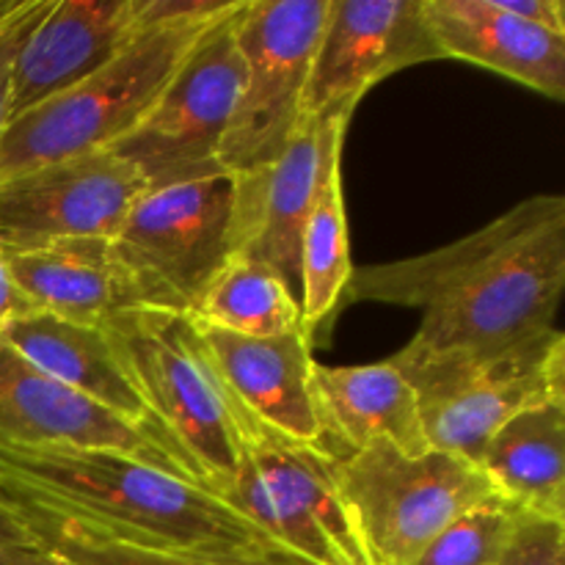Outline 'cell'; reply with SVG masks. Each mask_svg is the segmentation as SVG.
<instances>
[{
  "label": "cell",
  "instance_id": "6da1fadb",
  "mask_svg": "<svg viewBox=\"0 0 565 565\" xmlns=\"http://www.w3.org/2000/svg\"><path fill=\"white\" fill-rule=\"evenodd\" d=\"M563 287L565 196L539 193L461 241L353 268L342 303L419 309L417 351H500L555 329Z\"/></svg>",
  "mask_w": 565,
  "mask_h": 565
},
{
  "label": "cell",
  "instance_id": "7a4b0ae2",
  "mask_svg": "<svg viewBox=\"0 0 565 565\" xmlns=\"http://www.w3.org/2000/svg\"><path fill=\"white\" fill-rule=\"evenodd\" d=\"M0 502L127 544L296 563L207 489L127 452L0 447Z\"/></svg>",
  "mask_w": 565,
  "mask_h": 565
},
{
  "label": "cell",
  "instance_id": "3957f363",
  "mask_svg": "<svg viewBox=\"0 0 565 565\" xmlns=\"http://www.w3.org/2000/svg\"><path fill=\"white\" fill-rule=\"evenodd\" d=\"M99 329L188 478L210 494L230 486L241 467V430L191 318L136 307L110 315Z\"/></svg>",
  "mask_w": 565,
  "mask_h": 565
},
{
  "label": "cell",
  "instance_id": "277c9868",
  "mask_svg": "<svg viewBox=\"0 0 565 565\" xmlns=\"http://www.w3.org/2000/svg\"><path fill=\"white\" fill-rule=\"evenodd\" d=\"M213 22L141 28L86 81L6 121L0 180L114 147L152 108L199 33Z\"/></svg>",
  "mask_w": 565,
  "mask_h": 565
},
{
  "label": "cell",
  "instance_id": "5b68a950",
  "mask_svg": "<svg viewBox=\"0 0 565 565\" xmlns=\"http://www.w3.org/2000/svg\"><path fill=\"white\" fill-rule=\"evenodd\" d=\"M390 362L417 395L430 450L450 452L475 467L508 419L565 397V337L557 329L500 351L425 353L406 345Z\"/></svg>",
  "mask_w": 565,
  "mask_h": 565
},
{
  "label": "cell",
  "instance_id": "8992f818",
  "mask_svg": "<svg viewBox=\"0 0 565 565\" xmlns=\"http://www.w3.org/2000/svg\"><path fill=\"white\" fill-rule=\"evenodd\" d=\"M232 401L241 467L215 491L274 546L301 565H367L337 491L334 458L265 428Z\"/></svg>",
  "mask_w": 565,
  "mask_h": 565
},
{
  "label": "cell",
  "instance_id": "52a82bcc",
  "mask_svg": "<svg viewBox=\"0 0 565 565\" xmlns=\"http://www.w3.org/2000/svg\"><path fill=\"white\" fill-rule=\"evenodd\" d=\"M334 478L367 565H414L447 524L497 497L475 463L441 450L370 445L334 461Z\"/></svg>",
  "mask_w": 565,
  "mask_h": 565
},
{
  "label": "cell",
  "instance_id": "ba28073f",
  "mask_svg": "<svg viewBox=\"0 0 565 565\" xmlns=\"http://www.w3.org/2000/svg\"><path fill=\"white\" fill-rule=\"evenodd\" d=\"M235 174L147 188L110 241L141 307L191 315L230 263Z\"/></svg>",
  "mask_w": 565,
  "mask_h": 565
},
{
  "label": "cell",
  "instance_id": "9c48e42d",
  "mask_svg": "<svg viewBox=\"0 0 565 565\" xmlns=\"http://www.w3.org/2000/svg\"><path fill=\"white\" fill-rule=\"evenodd\" d=\"M243 0L204 28L152 108L110 154L130 163L147 188L218 174L221 143L243 88L237 14Z\"/></svg>",
  "mask_w": 565,
  "mask_h": 565
},
{
  "label": "cell",
  "instance_id": "30bf717a",
  "mask_svg": "<svg viewBox=\"0 0 565 565\" xmlns=\"http://www.w3.org/2000/svg\"><path fill=\"white\" fill-rule=\"evenodd\" d=\"M331 0H243L237 42L243 88L218 163L230 174L259 169L281 154L303 119L315 53Z\"/></svg>",
  "mask_w": 565,
  "mask_h": 565
},
{
  "label": "cell",
  "instance_id": "8fae6325",
  "mask_svg": "<svg viewBox=\"0 0 565 565\" xmlns=\"http://www.w3.org/2000/svg\"><path fill=\"white\" fill-rule=\"evenodd\" d=\"M147 191L130 163L108 149L0 180V252L66 241H114Z\"/></svg>",
  "mask_w": 565,
  "mask_h": 565
},
{
  "label": "cell",
  "instance_id": "7c38bea8",
  "mask_svg": "<svg viewBox=\"0 0 565 565\" xmlns=\"http://www.w3.org/2000/svg\"><path fill=\"white\" fill-rule=\"evenodd\" d=\"M351 116H303L281 154L235 174L230 259H257L274 268L298 296L301 235L329 163L342 152Z\"/></svg>",
  "mask_w": 565,
  "mask_h": 565
},
{
  "label": "cell",
  "instance_id": "4fadbf2b",
  "mask_svg": "<svg viewBox=\"0 0 565 565\" xmlns=\"http://www.w3.org/2000/svg\"><path fill=\"white\" fill-rule=\"evenodd\" d=\"M425 61H441V53L423 0H331L303 116H351L375 83Z\"/></svg>",
  "mask_w": 565,
  "mask_h": 565
},
{
  "label": "cell",
  "instance_id": "5bb4252c",
  "mask_svg": "<svg viewBox=\"0 0 565 565\" xmlns=\"http://www.w3.org/2000/svg\"><path fill=\"white\" fill-rule=\"evenodd\" d=\"M0 447L114 450L188 478L177 458L152 434L44 375L6 342H0Z\"/></svg>",
  "mask_w": 565,
  "mask_h": 565
},
{
  "label": "cell",
  "instance_id": "9a60e30c",
  "mask_svg": "<svg viewBox=\"0 0 565 565\" xmlns=\"http://www.w3.org/2000/svg\"><path fill=\"white\" fill-rule=\"evenodd\" d=\"M199 345L224 390L257 423L298 445L320 447L312 397V345L303 331L243 337L196 323Z\"/></svg>",
  "mask_w": 565,
  "mask_h": 565
},
{
  "label": "cell",
  "instance_id": "2e32d148",
  "mask_svg": "<svg viewBox=\"0 0 565 565\" xmlns=\"http://www.w3.org/2000/svg\"><path fill=\"white\" fill-rule=\"evenodd\" d=\"M136 33V0H53L17 53L9 119L86 81Z\"/></svg>",
  "mask_w": 565,
  "mask_h": 565
},
{
  "label": "cell",
  "instance_id": "e0dca14e",
  "mask_svg": "<svg viewBox=\"0 0 565 565\" xmlns=\"http://www.w3.org/2000/svg\"><path fill=\"white\" fill-rule=\"evenodd\" d=\"M312 397L320 450L334 461L370 445H390L406 456L430 450L419 423L417 395L390 359L353 367L315 362Z\"/></svg>",
  "mask_w": 565,
  "mask_h": 565
},
{
  "label": "cell",
  "instance_id": "ac0fdd59",
  "mask_svg": "<svg viewBox=\"0 0 565 565\" xmlns=\"http://www.w3.org/2000/svg\"><path fill=\"white\" fill-rule=\"evenodd\" d=\"M441 58L467 61L530 92L565 99V36L513 17L497 0H423Z\"/></svg>",
  "mask_w": 565,
  "mask_h": 565
},
{
  "label": "cell",
  "instance_id": "d6986e66",
  "mask_svg": "<svg viewBox=\"0 0 565 565\" xmlns=\"http://www.w3.org/2000/svg\"><path fill=\"white\" fill-rule=\"evenodd\" d=\"M31 312L81 326H103L121 309L141 307L110 241H66L6 254Z\"/></svg>",
  "mask_w": 565,
  "mask_h": 565
},
{
  "label": "cell",
  "instance_id": "ffe728a7",
  "mask_svg": "<svg viewBox=\"0 0 565 565\" xmlns=\"http://www.w3.org/2000/svg\"><path fill=\"white\" fill-rule=\"evenodd\" d=\"M0 342H6L28 364L42 370L58 384L70 386L77 395L88 397L97 406L119 414L136 428L152 434L169 450V445L160 439L158 430L149 423L141 401L132 392L130 381H127L125 370H121L119 359H116L114 348L105 340L99 326H81L53 318V315L28 312L0 331Z\"/></svg>",
  "mask_w": 565,
  "mask_h": 565
},
{
  "label": "cell",
  "instance_id": "44dd1931",
  "mask_svg": "<svg viewBox=\"0 0 565 565\" xmlns=\"http://www.w3.org/2000/svg\"><path fill=\"white\" fill-rule=\"evenodd\" d=\"M478 469L508 505L565 522V397L508 419L480 452Z\"/></svg>",
  "mask_w": 565,
  "mask_h": 565
},
{
  "label": "cell",
  "instance_id": "7402d4cb",
  "mask_svg": "<svg viewBox=\"0 0 565 565\" xmlns=\"http://www.w3.org/2000/svg\"><path fill=\"white\" fill-rule=\"evenodd\" d=\"M353 276L351 237H348L345 199H342V152L329 163L307 226L301 235V331L309 340L329 329L345 301L348 281Z\"/></svg>",
  "mask_w": 565,
  "mask_h": 565
},
{
  "label": "cell",
  "instance_id": "603a6c76",
  "mask_svg": "<svg viewBox=\"0 0 565 565\" xmlns=\"http://www.w3.org/2000/svg\"><path fill=\"white\" fill-rule=\"evenodd\" d=\"M188 318L232 334L279 337L301 329V303L274 268L232 257Z\"/></svg>",
  "mask_w": 565,
  "mask_h": 565
},
{
  "label": "cell",
  "instance_id": "cb8c5ba5",
  "mask_svg": "<svg viewBox=\"0 0 565 565\" xmlns=\"http://www.w3.org/2000/svg\"><path fill=\"white\" fill-rule=\"evenodd\" d=\"M3 505V502H0ZM44 550L55 552L75 565H296L285 561H254V557L204 555V552L158 550V546H138L110 535L88 530L83 524L66 522L53 513L36 508L6 505Z\"/></svg>",
  "mask_w": 565,
  "mask_h": 565
},
{
  "label": "cell",
  "instance_id": "d4e9b609",
  "mask_svg": "<svg viewBox=\"0 0 565 565\" xmlns=\"http://www.w3.org/2000/svg\"><path fill=\"white\" fill-rule=\"evenodd\" d=\"M516 511L500 497L480 502L447 524L414 565H500Z\"/></svg>",
  "mask_w": 565,
  "mask_h": 565
},
{
  "label": "cell",
  "instance_id": "484cf974",
  "mask_svg": "<svg viewBox=\"0 0 565 565\" xmlns=\"http://www.w3.org/2000/svg\"><path fill=\"white\" fill-rule=\"evenodd\" d=\"M500 565H565V522L516 511Z\"/></svg>",
  "mask_w": 565,
  "mask_h": 565
},
{
  "label": "cell",
  "instance_id": "4316f807",
  "mask_svg": "<svg viewBox=\"0 0 565 565\" xmlns=\"http://www.w3.org/2000/svg\"><path fill=\"white\" fill-rule=\"evenodd\" d=\"M53 0H0V132L9 121L11 70L28 33L47 14Z\"/></svg>",
  "mask_w": 565,
  "mask_h": 565
},
{
  "label": "cell",
  "instance_id": "83f0119b",
  "mask_svg": "<svg viewBox=\"0 0 565 565\" xmlns=\"http://www.w3.org/2000/svg\"><path fill=\"white\" fill-rule=\"evenodd\" d=\"M502 11L522 20L533 22V25L546 28L552 33L565 36V6L563 0H497Z\"/></svg>",
  "mask_w": 565,
  "mask_h": 565
},
{
  "label": "cell",
  "instance_id": "f1b7e54d",
  "mask_svg": "<svg viewBox=\"0 0 565 565\" xmlns=\"http://www.w3.org/2000/svg\"><path fill=\"white\" fill-rule=\"evenodd\" d=\"M28 312H31V307L25 303L14 276H11L9 263H6V254L0 252V331Z\"/></svg>",
  "mask_w": 565,
  "mask_h": 565
},
{
  "label": "cell",
  "instance_id": "f546056e",
  "mask_svg": "<svg viewBox=\"0 0 565 565\" xmlns=\"http://www.w3.org/2000/svg\"><path fill=\"white\" fill-rule=\"evenodd\" d=\"M0 565H75L55 552L44 550V546H11V550H0Z\"/></svg>",
  "mask_w": 565,
  "mask_h": 565
},
{
  "label": "cell",
  "instance_id": "4dcf8cb0",
  "mask_svg": "<svg viewBox=\"0 0 565 565\" xmlns=\"http://www.w3.org/2000/svg\"><path fill=\"white\" fill-rule=\"evenodd\" d=\"M36 541L25 530V524L14 516L6 505H0V550H11V546H31Z\"/></svg>",
  "mask_w": 565,
  "mask_h": 565
}]
</instances>
